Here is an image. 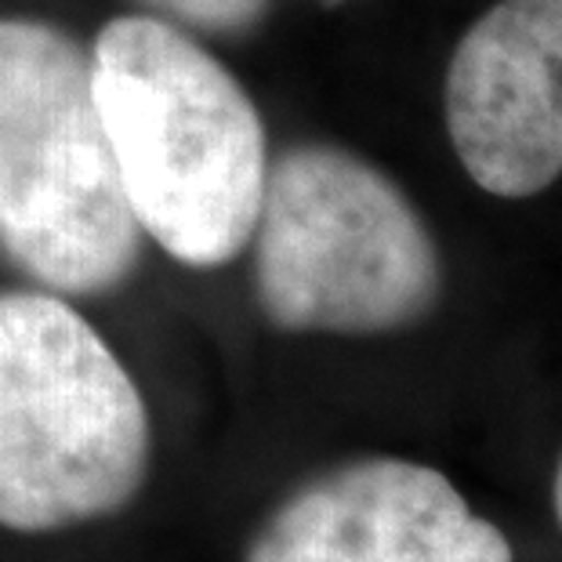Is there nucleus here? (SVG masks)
<instances>
[{
    "mask_svg": "<svg viewBox=\"0 0 562 562\" xmlns=\"http://www.w3.org/2000/svg\"><path fill=\"white\" fill-rule=\"evenodd\" d=\"M91 94L138 229L189 269L240 258L266 193V124L218 58L157 15L110 19Z\"/></svg>",
    "mask_w": 562,
    "mask_h": 562,
    "instance_id": "nucleus-1",
    "label": "nucleus"
},
{
    "mask_svg": "<svg viewBox=\"0 0 562 562\" xmlns=\"http://www.w3.org/2000/svg\"><path fill=\"white\" fill-rule=\"evenodd\" d=\"M149 411L63 294H0V526L55 533L124 512L149 475Z\"/></svg>",
    "mask_w": 562,
    "mask_h": 562,
    "instance_id": "nucleus-2",
    "label": "nucleus"
},
{
    "mask_svg": "<svg viewBox=\"0 0 562 562\" xmlns=\"http://www.w3.org/2000/svg\"><path fill=\"white\" fill-rule=\"evenodd\" d=\"M0 250L63 297L116 291L142 255L88 55L22 15H0Z\"/></svg>",
    "mask_w": 562,
    "mask_h": 562,
    "instance_id": "nucleus-3",
    "label": "nucleus"
},
{
    "mask_svg": "<svg viewBox=\"0 0 562 562\" xmlns=\"http://www.w3.org/2000/svg\"><path fill=\"white\" fill-rule=\"evenodd\" d=\"M255 297L291 334H392L439 302V247L411 196L349 149L297 146L269 167Z\"/></svg>",
    "mask_w": 562,
    "mask_h": 562,
    "instance_id": "nucleus-4",
    "label": "nucleus"
},
{
    "mask_svg": "<svg viewBox=\"0 0 562 562\" xmlns=\"http://www.w3.org/2000/svg\"><path fill=\"white\" fill-rule=\"evenodd\" d=\"M244 562H512V544L442 472L360 458L283 497Z\"/></svg>",
    "mask_w": 562,
    "mask_h": 562,
    "instance_id": "nucleus-5",
    "label": "nucleus"
},
{
    "mask_svg": "<svg viewBox=\"0 0 562 562\" xmlns=\"http://www.w3.org/2000/svg\"><path fill=\"white\" fill-rule=\"evenodd\" d=\"M461 167L501 200L562 175V0H501L453 47L442 88Z\"/></svg>",
    "mask_w": 562,
    "mask_h": 562,
    "instance_id": "nucleus-6",
    "label": "nucleus"
},
{
    "mask_svg": "<svg viewBox=\"0 0 562 562\" xmlns=\"http://www.w3.org/2000/svg\"><path fill=\"white\" fill-rule=\"evenodd\" d=\"M164 22L207 33H244L269 11V0H142Z\"/></svg>",
    "mask_w": 562,
    "mask_h": 562,
    "instance_id": "nucleus-7",
    "label": "nucleus"
},
{
    "mask_svg": "<svg viewBox=\"0 0 562 562\" xmlns=\"http://www.w3.org/2000/svg\"><path fill=\"white\" fill-rule=\"evenodd\" d=\"M555 516L562 522V461H559V472H555Z\"/></svg>",
    "mask_w": 562,
    "mask_h": 562,
    "instance_id": "nucleus-8",
    "label": "nucleus"
},
{
    "mask_svg": "<svg viewBox=\"0 0 562 562\" xmlns=\"http://www.w3.org/2000/svg\"><path fill=\"white\" fill-rule=\"evenodd\" d=\"M319 4H341V0H319Z\"/></svg>",
    "mask_w": 562,
    "mask_h": 562,
    "instance_id": "nucleus-9",
    "label": "nucleus"
}]
</instances>
